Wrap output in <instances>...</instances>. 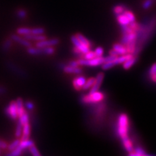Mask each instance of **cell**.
<instances>
[{"label":"cell","instance_id":"1","mask_svg":"<svg viewBox=\"0 0 156 156\" xmlns=\"http://www.w3.org/2000/svg\"><path fill=\"white\" fill-rule=\"evenodd\" d=\"M129 120L125 114H121L118 120V133L122 141L129 139Z\"/></svg>","mask_w":156,"mask_h":156},{"label":"cell","instance_id":"2","mask_svg":"<svg viewBox=\"0 0 156 156\" xmlns=\"http://www.w3.org/2000/svg\"><path fill=\"white\" fill-rule=\"evenodd\" d=\"M104 95L101 92L96 91L92 93H89V94L85 96L83 98V102L85 104H94V103L100 102L104 100Z\"/></svg>","mask_w":156,"mask_h":156},{"label":"cell","instance_id":"3","mask_svg":"<svg viewBox=\"0 0 156 156\" xmlns=\"http://www.w3.org/2000/svg\"><path fill=\"white\" fill-rule=\"evenodd\" d=\"M79 65L82 66H97L102 65L105 63L104 57H96L92 59L86 60L85 59H80L78 60Z\"/></svg>","mask_w":156,"mask_h":156},{"label":"cell","instance_id":"4","mask_svg":"<svg viewBox=\"0 0 156 156\" xmlns=\"http://www.w3.org/2000/svg\"><path fill=\"white\" fill-rule=\"evenodd\" d=\"M55 52L54 49L52 47H46V48H32L28 47V53L31 55H40V54H46V55H52Z\"/></svg>","mask_w":156,"mask_h":156},{"label":"cell","instance_id":"5","mask_svg":"<svg viewBox=\"0 0 156 156\" xmlns=\"http://www.w3.org/2000/svg\"><path fill=\"white\" fill-rule=\"evenodd\" d=\"M6 114L11 119L15 120L18 118V111L16 102H11L5 110Z\"/></svg>","mask_w":156,"mask_h":156},{"label":"cell","instance_id":"6","mask_svg":"<svg viewBox=\"0 0 156 156\" xmlns=\"http://www.w3.org/2000/svg\"><path fill=\"white\" fill-rule=\"evenodd\" d=\"M71 40L72 42V43L74 44V46L75 48H77L81 52L82 54H84L90 50V48L81 43V42L78 39V38L75 37V35L72 36L71 37Z\"/></svg>","mask_w":156,"mask_h":156},{"label":"cell","instance_id":"7","mask_svg":"<svg viewBox=\"0 0 156 156\" xmlns=\"http://www.w3.org/2000/svg\"><path fill=\"white\" fill-rule=\"evenodd\" d=\"M59 40L57 39H52L46 40L44 39L43 40L37 42L36 44V47L37 48H46V47H52L59 44Z\"/></svg>","mask_w":156,"mask_h":156},{"label":"cell","instance_id":"8","mask_svg":"<svg viewBox=\"0 0 156 156\" xmlns=\"http://www.w3.org/2000/svg\"><path fill=\"white\" fill-rule=\"evenodd\" d=\"M104 73H102V72H100V73H99L96 75V78H95V81L94 85L90 88L89 93H92L98 90L99 88H100L102 85V83L103 82V80H104Z\"/></svg>","mask_w":156,"mask_h":156},{"label":"cell","instance_id":"9","mask_svg":"<svg viewBox=\"0 0 156 156\" xmlns=\"http://www.w3.org/2000/svg\"><path fill=\"white\" fill-rule=\"evenodd\" d=\"M86 81V79L83 76H79L74 79L73 81V86L75 90H79L82 89L83 85Z\"/></svg>","mask_w":156,"mask_h":156},{"label":"cell","instance_id":"10","mask_svg":"<svg viewBox=\"0 0 156 156\" xmlns=\"http://www.w3.org/2000/svg\"><path fill=\"white\" fill-rule=\"evenodd\" d=\"M11 38H12V39L14 41L16 42V43H18V44L24 46H25V47L28 48V47H30L31 46V44L29 42V40L25 39V38H22L18 36V35H12Z\"/></svg>","mask_w":156,"mask_h":156},{"label":"cell","instance_id":"11","mask_svg":"<svg viewBox=\"0 0 156 156\" xmlns=\"http://www.w3.org/2000/svg\"><path fill=\"white\" fill-rule=\"evenodd\" d=\"M113 49L117 53V54L119 55H125V54H128L127 48L123 44H114L113 45Z\"/></svg>","mask_w":156,"mask_h":156},{"label":"cell","instance_id":"12","mask_svg":"<svg viewBox=\"0 0 156 156\" xmlns=\"http://www.w3.org/2000/svg\"><path fill=\"white\" fill-rule=\"evenodd\" d=\"M30 133H31V127H30L29 124H26L23 125L22 128V135L21 140H28L29 138Z\"/></svg>","mask_w":156,"mask_h":156},{"label":"cell","instance_id":"13","mask_svg":"<svg viewBox=\"0 0 156 156\" xmlns=\"http://www.w3.org/2000/svg\"><path fill=\"white\" fill-rule=\"evenodd\" d=\"M116 20L121 26L128 25L131 23L128 20V18L126 17V16H125L123 13L116 15Z\"/></svg>","mask_w":156,"mask_h":156},{"label":"cell","instance_id":"14","mask_svg":"<svg viewBox=\"0 0 156 156\" xmlns=\"http://www.w3.org/2000/svg\"><path fill=\"white\" fill-rule=\"evenodd\" d=\"M64 72L68 74H80L82 72V69L78 66H68L64 68Z\"/></svg>","mask_w":156,"mask_h":156},{"label":"cell","instance_id":"15","mask_svg":"<svg viewBox=\"0 0 156 156\" xmlns=\"http://www.w3.org/2000/svg\"><path fill=\"white\" fill-rule=\"evenodd\" d=\"M24 38L25 39H27L29 41L35 40V41H37V42L46 39V37L43 35H33V34H31V33H30V34H29V35H25Z\"/></svg>","mask_w":156,"mask_h":156},{"label":"cell","instance_id":"16","mask_svg":"<svg viewBox=\"0 0 156 156\" xmlns=\"http://www.w3.org/2000/svg\"><path fill=\"white\" fill-rule=\"evenodd\" d=\"M16 104L17 106V111H18V117L24 114L25 111L24 108V104H23V101L22 100V98H18L17 100L16 101Z\"/></svg>","mask_w":156,"mask_h":156},{"label":"cell","instance_id":"17","mask_svg":"<svg viewBox=\"0 0 156 156\" xmlns=\"http://www.w3.org/2000/svg\"><path fill=\"white\" fill-rule=\"evenodd\" d=\"M33 144H34V143L32 141V140H30L29 139L25 140H20V144H19L18 147L23 151V150L25 149V148H29L30 146L33 145Z\"/></svg>","mask_w":156,"mask_h":156},{"label":"cell","instance_id":"18","mask_svg":"<svg viewBox=\"0 0 156 156\" xmlns=\"http://www.w3.org/2000/svg\"><path fill=\"white\" fill-rule=\"evenodd\" d=\"M129 155H134V156H144L147 155L145 151H144L142 148L137 147L135 151L133 150L131 152H129Z\"/></svg>","mask_w":156,"mask_h":156},{"label":"cell","instance_id":"19","mask_svg":"<svg viewBox=\"0 0 156 156\" xmlns=\"http://www.w3.org/2000/svg\"><path fill=\"white\" fill-rule=\"evenodd\" d=\"M136 62V58L135 57L133 56L130 59H128L127 60H125L124 63H123V68L125 70H128L129 68H130Z\"/></svg>","mask_w":156,"mask_h":156},{"label":"cell","instance_id":"20","mask_svg":"<svg viewBox=\"0 0 156 156\" xmlns=\"http://www.w3.org/2000/svg\"><path fill=\"white\" fill-rule=\"evenodd\" d=\"M19 122H20L22 125H24L26 124H28L29 123V115L28 114L25 112L24 114H23L22 115H21L20 116H19Z\"/></svg>","mask_w":156,"mask_h":156},{"label":"cell","instance_id":"21","mask_svg":"<svg viewBox=\"0 0 156 156\" xmlns=\"http://www.w3.org/2000/svg\"><path fill=\"white\" fill-rule=\"evenodd\" d=\"M75 37L78 38V39L81 42V43H83V44H85V46H87L88 47H90V42L87 40L86 38L83 36V35H81V34L80 33H77L75 35Z\"/></svg>","mask_w":156,"mask_h":156},{"label":"cell","instance_id":"22","mask_svg":"<svg viewBox=\"0 0 156 156\" xmlns=\"http://www.w3.org/2000/svg\"><path fill=\"white\" fill-rule=\"evenodd\" d=\"M95 81V78H89L88 80H86L84 85H83L82 89L83 90H88L89 89H90L94 85Z\"/></svg>","mask_w":156,"mask_h":156},{"label":"cell","instance_id":"23","mask_svg":"<svg viewBox=\"0 0 156 156\" xmlns=\"http://www.w3.org/2000/svg\"><path fill=\"white\" fill-rule=\"evenodd\" d=\"M126 9H127L126 7H125L124 5H116L113 8V13H115L116 15H118V14H120L121 13H124Z\"/></svg>","mask_w":156,"mask_h":156},{"label":"cell","instance_id":"24","mask_svg":"<svg viewBox=\"0 0 156 156\" xmlns=\"http://www.w3.org/2000/svg\"><path fill=\"white\" fill-rule=\"evenodd\" d=\"M17 33L20 35H27L31 33V29L27 28H20L17 29Z\"/></svg>","mask_w":156,"mask_h":156},{"label":"cell","instance_id":"25","mask_svg":"<svg viewBox=\"0 0 156 156\" xmlns=\"http://www.w3.org/2000/svg\"><path fill=\"white\" fill-rule=\"evenodd\" d=\"M126 17L128 18V20H129L131 23V22H135V15L132 12H131L130 10H125L124 12L123 13Z\"/></svg>","mask_w":156,"mask_h":156},{"label":"cell","instance_id":"26","mask_svg":"<svg viewBox=\"0 0 156 156\" xmlns=\"http://www.w3.org/2000/svg\"><path fill=\"white\" fill-rule=\"evenodd\" d=\"M22 128H23V125L19 122H18L16 128V131H15V136L17 138L20 137L22 135Z\"/></svg>","mask_w":156,"mask_h":156},{"label":"cell","instance_id":"27","mask_svg":"<svg viewBox=\"0 0 156 156\" xmlns=\"http://www.w3.org/2000/svg\"><path fill=\"white\" fill-rule=\"evenodd\" d=\"M20 143V140L19 139H16V140H14L12 143L9 144V145L7 146V148H8V150L9 151H12L14 149H16V148L18 146Z\"/></svg>","mask_w":156,"mask_h":156},{"label":"cell","instance_id":"28","mask_svg":"<svg viewBox=\"0 0 156 156\" xmlns=\"http://www.w3.org/2000/svg\"><path fill=\"white\" fill-rule=\"evenodd\" d=\"M29 149L30 153H31L33 155H34V156H40L41 155L40 152H39V150H38V149L35 147V146L34 145V144L31 146H30L29 148Z\"/></svg>","mask_w":156,"mask_h":156},{"label":"cell","instance_id":"29","mask_svg":"<svg viewBox=\"0 0 156 156\" xmlns=\"http://www.w3.org/2000/svg\"><path fill=\"white\" fill-rule=\"evenodd\" d=\"M44 33V29L43 28H33L31 29V34H33V35H43Z\"/></svg>","mask_w":156,"mask_h":156},{"label":"cell","instance_id":"30","mask_svg":"<svg viewBox=\"0 0 156 156\" xmlns=\"http://www.w3.org/2000/svg\"><path fill=\"white\" fill-rule=\"evenodd\" d=\"M115 65L113 61H109V62H105L104 63L102 64V68L104 70H108L110 69V68H113Z\"/></svg>","mask_w":156,"mask_h":156},{"label":"cell","instance_id":"31","mask_svg":"<svg viewBox=\"0 0 156 156\" xmlns=\"http://www.w3.org/2000/svg\"><path fill=\"white\" fill-rule=\"evenodd\" d=\"M94 57H96L94 52H92V51L89 50L88 52H87V53H85V54H84V59L86 60H90Z\"/></svg>","mask_w":156,"mask_h":156},{"label":"cell","instance_id":"32","mask_svg":"<svg viewBox=\"0 0 156 156\" xmlns=\"http://www.w3.org/2000/svg\"><path fill=\"white\" fill-rule=\"evenodd\" d=\"M153 3V0H145L143 4V7L144 9H148L152 6Z\"/></svg>","mask_w":156,"mask_h":156},{"label":"cell","instance_id":"33","mask_svg":"<svg viewBox=\"0 0 156 156\" xmlns=\"http://www.w3.org/2000/svg\"><path fill=\"white\" fill-rule=\"evenodd\" d=\"M22 150H20V148L18 147H17L16 149H14L13 150L11 151L10 153L9 154V155H12V156H17V155H20L22 154Z\"/></svg>","mask_w":156,"mask_h":156},{"label":"cell","instance_id":"34","mask_svg":"<svg viewBox=\"0 0 156 156\" xmlns=\"http://www.w3.org/2000/svg\"><path fill=\"white\" fill-rule=\"evenodd\" d=\"M94 54L96 57H102L103 54H104V49L101 47H98L95 49Z\"/></svg>","mask_w":156,"mask_h":156},{"label":"cell","instance_id":"35","mask_svg":"<svg viewBox=\"0 0 156 156\" xmlns=\"http://www.w3.org/2000/svg\"><path fill=\"white\" fill-rule=\"evenodd\" d=\"M17 14H18V16L19 17L21 18H25L26 16V14H27V13H26V12L24 10H20L18 11Z\"/></svg>","mask_w":156,"mask_h":156},{"label":"cell","instance_id":"36","mask_svg":"<svg viewBox=\"0 0 156 156\" xmlns=\"http://www.w3.org/2000/svg\"><path fill=\"white\" fill-rule=\"evenodd\" d=\"M150 75H156V63L154 64L152 66L150 70Z\"/></svg>","mask_w":156,"mask_h":156},{"label":"cell","instance_id":"37","mask_svg":"<svg viewBox=\"0 0 156 156\" xmlns=\"http://www.w3.org/2000/svg\"><path fill=\"white\" fill-rule=\"evenodd\" d=\"M8 145H7V144L5 142L3 141L2 140H0V148H1V149H5V148H7Z\"/></svg>","mask_w":156,"mask_h":156},{"label":"cell","instance_id":"38","mask_svg":"<svg viewBox=\"0 0 156 156\" xmlns=\"http://www.w3.org/2000/svg\"><path fill=\"white\" fill-rule=\"evenodd\" d=\"M26 107H27L29 110H32L34 108V104L31 102H26Z\"/></svg>","mask_w":156,"mask_h":156},{"label":"cell","instance_id":"39","mask_svg":"<svg viewBox=\"0 0 156 156\" xmlns=\"http://www.w3.org/2000/svg\"><path fill=\"white\" fill-rule=\"evenodd\" d=\"M70 66L76 67V66H79V64H78V60H73V61H71L70 63Z\"/></svg>","mask_w":156,"mask_h":156},{"label":"cell","instance_id":"40","mask_svg":"<svg viewBox=\"0 0 156 156\" xmlns=\"http://www.w3.org/2000/svg\"><path fill=\"white\" fill-rule=\"evenodd\" d=\"M109 55H112V56H115V57H118V56H119V55L117 54V53H116L115 50H114L113 49H112V50L110 51Z\"/></svg>","mask_w":156,"mask_h":156},{"label":"cell","instance_id":"41","mask_svg":"<svg viewBox=\"0 0 156 156\" xmlns=\"http://www.w3.org/2000/svg\"><path fill=\"white\" fill-rule=\"evenodd\" d=\"M10 46V41H7L6 43H5V44L4 45V48H5V49H7V48H9Z\"/></svg>","mask_w":156,"mask_h":156},{"label":"cell","instance_id":"42","mask_svg":"<svg viewBox=\"0 0 156 156\" xmlns=\"http://www.w3.org/2000/svg\"><path fill=\"white\" fill-rule=\"evenodd\" d=\"M152 80L155 82L156 83V75H152Z\"/></svg>","mask_w":156,"mask_h":156}]
</instances>
